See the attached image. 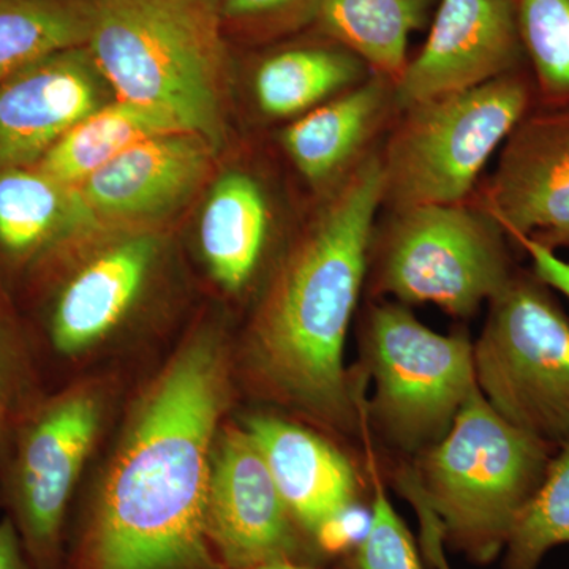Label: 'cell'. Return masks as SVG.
Listing matches in <instances>:
<instances>
[{"mask_svg":"<svg viewBox=\"0 0 569 569\" xmlns=\"http://www.w3.org/2000/svg\"><path fill=\"white\" fill-rule=\"evenodd\" d=\"M219 329L176 348L132 408L67 539L63 569H223L208 533L213 449L233 396Z\"/></svg>","mask_w":569,"mask_h":569,"instance_id":"1","label":"cell"},{"mask_svg":"<svg viewBox=\"0 0 569 569\" xmlns=\"http://www.w3.org/2000/svg\"><path fill=\"white\" fill-rule=\"evenodd\" d=\"M385 198L383 157L366 156L282 254L233 353L250 395L340 443H362L366 385L346 346Z\"/></svg>","mask_w":569,"mask_h":569,"instance_id":"2","label":"cell"},{"mask_svg":"<svg viewBox=\"0 0 569 569\" xmlns=\"http://www.w3.org/2000/svg\"><path fill=\"white\" fill-rule=\"evenodd\" d=\"M556 451L509 425L475 389L447 436L415 456L413 485H402L429 565L449 569L443 546L473 565L496 561Z\"/></svg>","mask_w":569,"mask_h":569,"instance_id":"3","label":"cell"},{"mask_svg":"<svg viewBox=\"0 0 569 569\" xmlns=\"http://www.w3.org/2000/svg\"><path fill=\"white\" fill-rule=\"evenodd\" d=\"M219 0H93L88 48L116 99L167 112L219 148L227 48Z\"/></svg>","mask_w":569,"mask_h":569,"instance_id":"4","label":"cell"},{"mask_svg":"<svg viewBox=\"0 0 569 569\" xmlns=\"http://www.w3.org/2000/svg\"><path fill=\"white\" fill-rule=\"evenodd\" d=\"M359 353V376L372 385L361 407L367 430L406 458L447 436L478 388L473 342L466 332L440 335L400 302L369 307Z\"/></svg>","mask_w":569,"mask_h":569,"instance_id":"5","label":"cell"},{"mask_svg":"<svg viewBox=\"0 0 569 569\" xmlns=\"http://www.w3.org/2000/svg\"><path fill=\"white\" fill-rule=\"evenodd\" d=\"M370 247V290L400 305H432L470 318L511 279L507 238L482 206L396 208ZM369 276V274H367Z\"/></svg>","mask_w":569,"mask_h":569,"instance_id":"6","label":"cell"},{"mask_svg":"<svg viewBox=\"0 0 569 569\" xmlns=\"http://www.w3.org/2000/svg\"><path fill=\"white\" fill-rule=\"evenodd\" d=\"M473 365L509 425L556 449L569 443V318L533 272H515L490 299Z\"/></svg>","mask_w":569,"mask_h":569,"instance_id":"7","label":"cell"},{"mask_svg":"<svg viewBox=\"0 0 569 569\" xmlns=\"http://www.w3.org/2000/svg\"><path fill=\"white\" fill-rule=\"evenodd\" d=\"M533 88L518 70L468 91L407 108L383 153L396 208L466 203L490 157L530 111Z\"/></svg>","mask_w":569,"mask_h":569,"instance_id":"8","label":"cell"},{"mask_svg":"<svg viewBox=\"0 0 569 569\" xmlns=\"http://www.w3.org/2000/svg\"><path fill=\"white\" fill-rule=\"evenodd\" d=\"M110 391L71 385L20 422L9 485V518L36 569H63L71 500L102 433Z\"/></svg>","mask_w":569,"mask_h":569,"instance_id":"9","label":"cell"},{"mask_svg":"<svg viewBox=\"0 0 569 569\" xmlns=\"http://www.w3.org/2000/svg\"><path fill=\"white\" fill-rule=\"evenodd\" d=\"M208 533L223 569L287 561L323 568L296 527L253 437L236 422H224L213 449Z\"/></svg>","mask_w":569,"mask_h":569,"instance_id":"10","label":"cell"},{"mask_svg":"<svg viewBox=\"0 0 569 569\" xmlns=\"http://www.w3.org/2000/svg\"><path fill=\"white\" fill-rule=\"evenodd\" d=\"M241 425L260 448L296 527L325 565L339 550L340 527L366 493L361 467L340 441L299 419L260 411Z\"/></svg>","mask_w":569,"mask_h":569,"instance_id":"11","label":"cell"},{"mask_svg":"<svg viewBox=\"0 0 569 569\" xmlns=\"http://www.w3.org/2000/svg\"><path fill=\"white\" fill-rule=\"evenodd\" d=\"M482 208L515 242L569 247V107L529 112L516 126Z\"/></svg>","mask_w":569,"mask_h":569,"instance_id":"12","label":"cell"},{"mask_svg":"<svg viewBox=\"0 0 569 569\" xmlns=\"http://www.w3.org/2000/svg\"><path fill=\"white\" fill-rule=\"evenodd\" d=\"M523 56L516 0H440L417 58L396 82L402 110L478 88L518 70Z\"/></svg>","mask_w":569,"mask_h":569,"instance_id":"13","label":"cell"},{"mask_svg":"<svg viewBox=\"0 0 569 569\" xmlns=\"http://www.w3.org/2000/svg\"><path fill=\"white\" fill-rule=\"evenodd\" d=\"M216 148L190 132L137 142L74 187L99 234L149 222L186 201L212 170Z\"/></svg>","mask_w":569,"mask_h":569,"instance_id":"14","label":"cell"},{"mask_svg":"<svg viewBox=\"0 0 569 569\" xmlns=\"http://www.w3.org/2000/svg\"><path fill=\"white\" fill-rule=\"evenodd\" d=\"M107 88L86 47L56 52L0 82V170L33 167L108 103Z\"/></svg>","mask_w":569,"mask_h":569,"instance_id":"15","label":"cell"},{"mask_svg":"<svg viewBox=\"0 0 569 569\" xmlns=\"http://www.w3.org/2000/svg\"><path fill=\"white\" fill-rule=\"evenodd\" d=\"M160 247L156 231L127 228L74 269L51 310V343L59 355L80 358L110 339L141 298Z\"/></svg>","mask_w":569,"mask_h":569,"instance_id":"16","label":"cell"},{"mask_svg":"<svg viewBox=\"0 0 569 569\" xmlns=\"http://www.w3.org/2000/svg\"><path fill=\"white\" fill-rule=\"evenodd\" d=\"M392 102L395 82L372 74L290 123L280 137L284 152L307 182L337 186L365 159L361 152Z\"/></svg>","mask_w":569,"mask_h":569,"instance_id":"17","label":"cell"},{"mask_svg":"<svg viewBox=\"0 0 569 569\" xmlns=\"http://www.w3.org/2000/svg\"><path fill=\"white\" fill-rule=\"evenodd\" d=\"M271 211L263 187L242 171L223 174L206 200L200 246L209 272L228 293L252 282L268 244Z\"/></svg>","mask_w":569,"mask_h":569,"instance_id":"18","label":"cell"},{"mask_svg":"<svg viewBox=\"0 0 569 569\" xmlns=\"http://www.w3.org/2000/svg\"><path fill=\"white\" fill-rule=\"evenodd\" d=\"M93 234L74 187L36 167L0 170V249L11 258L28 260Z\"/></svg>","mask_w":569,"mask_h":569,"instance_id":"19","label":"cell"},{"mask_svg":"<svg viewBox=\"0 0 569 569\" xmlns=\"http://www.w3.org/2000/svg\"><path fill=\"white\" fill-rule=\"evenodd\" d=\"M369 71L355 52L335 40L287 48L258 66L254 99L269 118H299L361 84Z\"/></svg>","mask_w":569,"mask_h":569,"instance_id":"20","label":"cell"},{"mask_svg":"<svg viewBox=\"0 0 569 569\" xmlns=\"http://www.w3.org/2000/svg\"><path fill=\"white\" fill-rule=\"evenodd\" d=\"M171 132L186 130L167 112L116 99L78 122L33 167L78 187L137 142Z\"/></svg>","mask_w":569,"mask_h":569,"instance_id":"21","label":"cell"},{"mask_svg":"<svg viewBox=\"0 0 569 569\" xmlns=\"http://www.w3.org/2000/svg\"><path fill=\"white\" fill-rule=\"evenodd\" d=\"M433 0H323L317 22L355 52L373 74L402 77L411 33L425 26Z\"/></svg>","mask_w":569,"mask_h":569,"instance_id":"22","label":"cell"},{"mask_svg":"<svg viewBox=\"0 0 569 569\" xmlns=\"http://www.w3.org/2000/svg\"><path fill=\"white\" fill-rule=\"evenodd\" d=\"M93 0H0V82L26 67L86 47Z\"/></svg>","mask_w":569,"mask_h":569,"instance_id":"23","label":"cell"},{"mask_svg":"<svg viewBox=\"0 0 569 569\" xmlns=\"http://www.w3.org/2000/svg\"><path fill=\"white\" fill-rule=\"evenodd\" d=\"M559 546H569V443L553 452L541 485L519 516L501 553L503 569H538Z\"/></svg>","mask_w":569,"mask_h":569,"instance_id":"24","label":"cell"},{"mask_svg":"<svg viewBox=\"0 0 569 569\" xmlns=\"http://www.w3.org/2000/svg\"><path fill=\"white\" fill-rule=\"evenodd\" d=\"M523 54L546 107H569V0H516Z\"/></svg>","mask_w":569,"mask_h":569,"instance_id":"25","label":"cell"},{"mask_svg":"<svg viewBox=\"0 0 569 569\" xmlns=\"http://www.w3.org/2000/svg\"><path fill=\"white\" fill-rule=\"evenodd\" d=\"M367 443L370 519L366 533L337 556L332 569H425L417 541L389 500L376 452Z\"/></svg>","mask_w":569,"mask_h":569,"instance_id":"26","label":"cell"},{"mask_svg":"<svg viewBox=\"0 0 569 569\" xmlns=\"http://www.w3.org/2000/svg\"><path fill=\"white\" fill-rule=\"evenodd\" d=\"M323 0H219L223 26L250 37H274L317 21Z\"/></svg>","mask_w":569,"mask_h":569,"instance_id":"27","label":"cell"},{"mask_svg":"<svg viewBox=\"0 0 569 569\" xmlns=\"http://www.w3.org/2000/svg\"><path fill=\"white\" fill-rule=\"evenodd\" d=\"M20 337L0 306V455L17 425L28 388V365Z\"/></svg>","mask_w":569,"mask_h":569,"instance_id":"28","label":"cell"},{"mask_svg":"<svg viewBox=\"0 0 569 569\" xmlns=\"http://www.w3.org/2000/svg\"><path fill=\"white\" fill-rule=\"evenodd\" d=\"M516 244L529 254L533 274L548 284L550 290L559 291L569 301V261L527 239H520Z\"/></svg>","mask_w":569,"mask_h":569,"instance_id":"29","label":"cell"},{"mask_svg":"<svg viewBox=\"0 0 569 569\" xmlns=\"http://www.w3.org/2000/svg\"><path fill=\"white\" fill-rule=\"evenodd\" d=\"M0 569H36L9 516L0 520Z\"/></svg>","mask_w":569,"mask_h":569,"instance_id":"30","label":"cell"},{"mask_svg":"<svg viewBox=\"0 0 569 569\" xmlns=\"http://www.w3.org/2000/svg\"><path fill=\"white\" fill-rule=\"evenodd\" d=\"M257 569H320V568L310 567V565H305V563H290V561H287V563L266 565V567H261V568H257Z\"/></svg>","mask_w":569,"mask_h":569,"instance_id":"31","label":"cell"}]
</instances>
